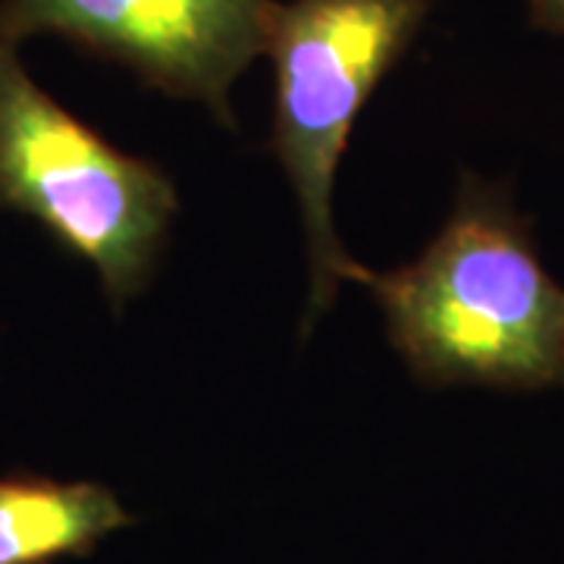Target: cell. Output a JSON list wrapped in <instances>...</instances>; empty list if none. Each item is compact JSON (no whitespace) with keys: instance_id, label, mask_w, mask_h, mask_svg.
Segmentation results:
<instances>
[{"instance_id":"cell-1","label":"cell","mask_w":564,"mask_h":564,"mask_svg":"<svg viewBox=\"0 0 564 564\" xmlns=\"http://www.w3.org/2000/svg\"><path fill=\"white\" fill-rule=\"evenodd\" d=\"M389 343L423 386L564 389V289L502 185L464 173L452 214L421 258L361 280Z\"/></svg>"},{"instance_id":"cell-2","label":"cell","mask_w":564,"mask_h":564,"mask_svg":"<svg viewBox=\"0 0 564 564\" xmlns=\"http://www.w3.org/2000/svg\"><path fill=\"white\" fill-rule=\"evenodd\" d=\"M430 0H270L261 57L273 63L276 101L270 151L280 158L302 207L311 295L304 336L364 267L333 226L336 170L377 85L408 54Z\"/></svg>"},{"instance_id":"cell-3","label":"cell","mask_w":564,"mask_h":564,"mask_svg":"<svg viewBox=\"0 0 564 564\" xmlns=\"http://www.w3.org/2000/svg\"><path fill=\"white\" fill-rule=\"evenodd\" d=\"M0 207L91 263L120 307L144 289L180 198L161 166L122 154L39 88L20 44L0 35Z\"/></svg>"},{"instance_id":"cell-4","label":"cell","mask_w":564,"mask_h":564,"mask_svg":"<svg viewBox=\"0 0 564 564\" xmlns=\"http://www.w3.org/2000/svg\"><path fill=\"white\" fill-rule=\"evenodd\" d=\"M270 0H0V35L69 41L236 126L229 91L261 57Z\"/></svg>"},{"instance_id":"cell-5","label":"cell","mask_w":564,"mask_h":564,"mask_svg":"<svg viewBox=\"0 0 564 564\" xmlns=\"http://www.w3.org/2000/svg\"><path fill=\"white\" fill-rule=\"evenodd\" d=\"M129 524L132 514L101 484L0 477V564L82 558Z\"/></svg>"},{"instance_id":"cell-6","label":"cell","mask_w":564,"mask_h":564,"mask_svg":"<svg viewBox=\"0 0 564 564\" xmlns=\"http://www.w3.org/2000/svg\"><path fill=\"white\" fill-rule=\"evenodd\" d=\"M524 3L536 29L564 35V0H524Z\"/></svg>"}]
</instances>
